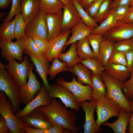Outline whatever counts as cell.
Segmentation results:
<instances>
[{
  "mask_svg": "<svg viewBox=\"0 0 133 133\" xmlns=\"http://www.w3.org/2000/svg\"><path fill=\"white\" fill-rule=\"evenodd\" d=\"M35 110L44 112L53 125L62 126L72 133H78L80 130L76 125L77 116L75 111L69 110L55 98H51L48 104L38 107Z\"/></svg>",
  "mask_w": 133,
  "mask_h": 133,
  "instance_id": "6da1fadb",
  "label": "cell"
},
{
  "mask_svg": "<svg viewBox=\"0 0 133 133\" xmlns=\"http://www.w3.org/2000/svg\"><path fill=\"white\" fill-rule=\"evenodd\" d=\"M20 87L0 62V90L4 92L10 100L12 110L15 115L20 110L22 102L20 95Z\"/></svg>",
  "mask_w": 133,
  "mask_h": 133,
  "instance_id": "7a4b0ae2",
  "label": "cell"
},
{
  "mask_svg": "<svg viewBox=\"0 0 133 133\" xmlns=\"http://www.w3.org/2000/svg\"><path fill=\"white\" fill-rule=\"evenodd\" d=\"M101 75L106 85V97L113 101L122 109L132 112L130 100L126 98L123 93L122 85L120 83L109 75L104 71Z\"/></svg>",
  "mask_w": 133,
  "mask_h": 133,
  "instance_id": "3957f363",
  "label": "cell"
},
{
  "mask_svg": "<svg viewBox=\"0 0 133 133\" xmlns=\"http://www.w3.org/2000/svg\"><path fill=\"white\" fill-rule=\"evenodd\" d=\"M5 93L0 92V114L6 120L11 133H25L24 129L26 126L20 119L17 118L13 113L11 101L7 100Z\"/></svg>",
  "mask_w": 133,
  "mask_h": 133,
  "instance_id": "277c9868",
  "label": "cell"
},
{
  "mask_svg": "<svg viewBox=\"0 0 133 133\" xmlns=\"http://www.w3.org/2000/svg\"><path fill=\"white\" fill-rule=\"evenodd\" d=\"M97 100L95 110L97 118L96 122L99 127L112 117H118L122 109L116 103L105 97Z\"/></svg>",
  "mask_w": 133,
  "mask_h": 133,
  "instance_id": "5b68a950",
  "label": "cell"
},
{
  "mask_svg": "<svg viewBox=\"0 0 133 133\" xmlns=\"http://www.w3.org/2000/svg\"><path fill=\"white\" fill-rule=\"evenodd\" d=\"M56 82L69 89L73 94L76 101L79 104L86 100L90 101L94 99L92 95V86L89 84L84 85L81 84L74 76L70 82L66 81L62 77L57 79Z\"/></svg>",
  "mask_w": 133,
  "mask_h": 133,
  "instance_id": "8992f818",
  "label": "cell"
},
{
  "mask_svg": "<svg viewBox=\"0 0 133 133\" xmlns=\"http://www.w3.org/2000/svg\"><path fill=\"white\" fill-rule=\"evenodd\" d=\"M23 58V61L20 63L13 59L9 61L8 64L4 65L5 68L20 87L24 85L27 82L31 66L27 55L24 56Z\"/></svg>",
  "mask_w": 133,
  "mask_h": 133,
  "instance_id": "52a82bcc",
  "label": "cell"
},
{
  "mask_svg": "<svg viewBox=\"0 0 133 133\" xmlns=\"http://www.w3.org/2000/svg\"><path fill=\"white\" fill-rule=\"evenodd\" d=\"M1 55L7 62L15 59L22 62V55L25 50L23 39L17 40L15 42L7 40L0 39Z\"/></svg>",
  "mask_w": 133,
  "mask_h": 133,
  "instance_id": "ba28073f",
  "label": "cell"
},
{
  "mask_svg": "<svg viewBox=\"0 0 133 133\" xmlns=\"http://www.w3.org/2000/svg\"><path fill=\"white\" fill-rule=\"evenodd\" d=\"M50 88L47 90L48 94L51 98L60 99L66 107H69L77 111H79L80 105L76 101L74 95L66 88L57 83L50 85Z\"/></svg>",
  "mask_w": 133,
  "mask_h": 133,
  "instance_id": "9c48e42d",
  "label": "cell"
},
{
  "mask_svg": "<svg viewBox=\"0 0 133 133\" xmlns=\"http://www.w3.org/2000/svg\"><path fill=\"white\" fill-rule=\"evenodd\" d=\"M103 36L115 42L132 38L133 37V23L118 21Z\"/></svg>",
  "mask_w": 133,
  "mask_h": 133,
  "instance_id": "30bf717a",
  "label": "cell"
},
{
  "mask_svg": "<svg viewBox=\"0 0 133 133\" xmlns=\"http://www.w3.org/2000/svg\"><path fill=\"white\" fill-rule=\"evenodd\" d=\"M33 64L31 63L28 80L26 84L20 87V95L22 103L26 105L35 98L41 86L38 81L35 75L33 72Z\"/></svg>",
  "mask_w": 133,
  "mask_h": 133,
  "instance_id": "8fae6325",
  "label": "cell"
},
{
  "mask_svg": "<svg viewBox=\"0 0 133 133\" xmlns=\"http://www.w3.org/2000/svg\"><path fill=\"white\" fill-rule=\"evenodd\" d=\"M26 37L38 35L46 39L48 34L45 14L41 9L33 19L27 24L25 30Z\"/></svg>",
  "mask_w": 133,
  "mask_h": 133,
  "instance_id": "7c38bea8",
  "label": "cell"
},
{
  "mask_svg": "<svg viewBox=\"0 0 133 133\" xmlns=\"http://www.w3.org/2000/svg\"><path fill=\"white\" fill-rule=\"evenodd\" d=\"M70 33V30L62 32L56 38L49 42L47 48L43 55L49 62L51 61L55 58H58L62 53Z\"/></svg>",
  "mask_w": 133,
  "mask_h": 133,
  "instance_id": "4fadbf2b",
  "label": "cell"
},
{
  "mask_svg": "<svg viewBox=\"0 0 133 133\" xmlns=\"http://www.w3.org/2000/svg\"><path fill=\"white\" fill-rule=\"evenodd\" d=\"M51 99L44 84L41 86L36 97L26 104L23 109L15 115L17 118L20 119L29 114L37 107L47 105L50 103Z\"/></svg>",
  "mask_w": 133,
  "mask_h": 133,
  "instance_id": "5bb4252c",
  "label": "cell"
},
{
  "mask_svg": "<svg viewBox=\"0 0 133 133\" xmlns=\"http://www.w3.org/2000/svg\"><path fill=\"white\" fill-rule=\"evenodd\" d=\"M97 101L96 100L94 99L89 102L85 101L79 104L85 114V122L83 125L84 133H100L102 130V128L98 125L94 117Z\"/></svg>",
  "mask_w": 133,
  "mask_h": 133,
  "instance_id": "9a60e30c",
  "label": "cell"
},
{
  "mask_svg": "<svg viewBox=\"0 0 133 133\" xmlns=\"http://www.w3.org/2000/svg\"><path fill=\"white\" fill-rule=\"evenodd\" d=\"M26 126L32 128L47 129L53 126L45 114L34 110L20 119Z\"/></svg>",
  "mask_w": 133,
  "mask_h": 133,
  "instance_id": "2e32d148",
  "label": "cell"
},
{
  "mask_svg": "<svg viewBox=\"0 0 133 133\" xmlns=\"http://www.w3.org/2000/svg\"><path fill=\"white\" fill-rule=\"evenodd\" d=\"M62 32L70 31L81 18L72 1L67 5L64 4L63 8Z\"/></svg>",
  "mask_w": 133,
  "mask_h": 133,
  "instance_id": "e0dca14e",
  "label": "cell"
},
{
  "mask_svg": "<svg viewBox=\"0 0 133 133\" xmlns=\"http://www.w3.org/2000/svg\"><path fill=\"white\" fill-rule=\"evenodd\" d=\"M63 12L45 14L48 31L46 40L50 42L58 35L62 32Z\"/></svg>",
  "mask_w": 133,
  "mask_h": 133,
  "instance_id": "ac0fdd59",
  "label": "cell"
},
{
  "mask_svg": "<svg viewBox=\"0 0 133 133\" xmlns=\"http://www.w3.org/2000/svg\"><path fill=\"white\" fill-rule=\"evenodd\" d=\"M23 52L28 55L30 60L32 61L35 67V69L39 75L47 90L50 88L47 78V75L50 66L49 62L42 54L40 56L34 55L24 50Z\"/></svg>",
  "mask_w": 133,
  "mask_h": 133,
  "instance_id": "d6986e66",
  "label": "cell"
},
{
  "mask_svg": "<svg viewBox=\"0 0 133 133\" xmlns=\"http://www.w3.org/2000/svg\"><path fill=\"white\" fill-rule=\"evenodd\" d=\"M104 71L109 75L119 81L122 85L130 77L131 72L126 66L108 62L104 66Z\"/></svg>",
  "mask_w": 133,
  "mask_h": 133,
  "instance_id": "ffe728a7",
  "label": "cell"
},
{
  "mask_svg": "<svg viewBox=\"0 0 133 133\" xmlns=\"http://www.w3.org/2000/svg\"><path fill=\"white\" fill-rule=\"evenodd\" d=\"M93 29L85 25L81 19L71 30V35L68 40L63 51H64L66 47L69 45L86 37L91 33Z\"/></svg>",
  "mask_w": 133,
  "mask_h": 133,
  "instance_id": "44dd1931",
  "label": "cell"
},
{
  "mask_svg": "<svg viewBox=\"0 0 133 133\" xmlns=\"http://www.w3.org/2000/svg\"><path fill=\"white\" fill-rule=\"evenodd\" d=\"M21 13L27 24L39 13L40 0H21Z\"/></svg>",
  "mask_w": 133,
  "mask_h": 133,
  "instance_id": "7402d4cb",
  "label": "cell"
},
{
  "mask_svg": "<svg viewBox=\"0 0 133 133\" xmlns=\"http://www.w3.org/2000/svg\"><path fill=\"white\" fill-rule=\"evenodd\" d=\"M132 114V112L122 109L116 121L112 123L105 122L102 124L109 127L115 133H125L127 129L129 120Z\"/></svg>",
  "mask_w": 133,
  "mask_h": 133,
  "instance_id": "603a6c76",
  "label": "cell"
},
{
  "mask_svg": "<svg viewBox=\"0 0 133 133\" xmlns=\"http://www.w3.org/2000/svg\"><path fill=\"white\" fill-rule=\"evenodd\" d=\"M68 71L77 76V81L81 84L92 85L91 78L92 73L82 63H77L71 68H68Z\"/></svg>",
  "mask_w": 133,
  "mask_h": 133,
  "instance_id": "cb8c5ba5",
  "label": "cell"
},
{
  "mask_svg": "<svg viewBox=\"0 0 133 133\" xmlns=\"http://www.w3.org/2000/svg\"><path fill=\"white\" fill-rule=\"evenodd\" d=\"M91 81L92 88V95L93 99L98 100L102 97H106V85L101 74H95L92 73Z\"/></svg>",
  "mask_w": 133,
  "mask_h": 133,
  "instance_id": "d4e9b609",
  "label": "cell"
},
{
  "mask_svg": "<svg viewBox=\"0 0 133 133\" xmlns=\"http://www.w3.org/2000/svg\"><path fill=\"white\" fill-rule=\"evenodd\" d=\"M77 49L76 42L71 44L68 50L65 53H62L58 58L65 63L68 68H71L83 59L77 55Z\"/></svg>",
  "mask_w": 133,
  "mask_h": 133,
  "instance_id": "484cf974",
  "label": "cell"
},
{
  "mask_svg": "<svg viewBox=\"0 0 133 133\" xmlns=\"http://www.w3.org/2000/svg\"><path fill=\"white\" fill-rule=\"evenodd\" d=\"M115 42L104 37L100 44L98 59L104 66L108 63L114 51Z\"/></svg>",
  "mask_w": 133,
  "mask_h": 133,
  "instance_id": "4316f807",
  "label": "cell"
},
{
  "mask_svg": "<svg viewBox=\"0 0 133 133\" xmlns=\"http://www.w3.org/2000/svg\"><path fill=\"white\" fill-rule=\"evenodd\" d=\"M40 9L45 14L63 12L64 5L62 1L59 0H40Z\"/></svg>",
  "mask_w": 133,
  "mask_h": 133,
  "instance_id": "83f0119b",
  "label": "cell"
},
{
  "mask_svg": "<svg viewBox=\"0 0 133 133\" xmlns=\"http://www.w3.org/2000/svg\"><path fill=\"white\" fill-rule=\"evenodd\" d=\"M114 9H111L108 17L97 28L93 29L91 33L102 35L111 27L117 21L114 14Z\"/></svg>",
  "mask_w": 133,
  "mask_h": 133,
  "instance_id": "f1b7e54d",
  "label": "cell"
},
{
  "mask_svg": "<svg viewBox=\"0 0 133 133\" xmlns=\"http://www.w3.org/2000/svg\"><path fill=\"white\" fill-rule=\"evenodd\" d=\"M85 37L77 42V55L83 59L95 58L93 52Z\"/></svg>",
  "mask_w": 133,
  "mask_h": 133,
  "instance_id": "f546056e",
  "label": "cell"
},
{
  "mask_svg": "<svg viewBox=\"0 0 133 133\" xmlns=\"http://www.w3.org/2000/svg\"><path fill=\"white\" fill-rule=\"evenodd\" d=\"M72 1L84 24L93 29L99 26L94 19L81 6L78 0H72Z\"/></svg>",
  "mask_w": 133,
  "mask_h": 133,
  "instance_id": "4dcf8cb0",
  "label": "cell"
},
{
  "mask_svg": "<svg viewBox=\"0 0 133 133\" xmlns=\"http://www.w3.org/2000/svg\"><path fill=\"white\" fill-rule=\"evenodd\" d=\"M15 18L11 22H3L0 27V39L12 41L15 37Z\"/></svg>",
  "mask_w": 133,
  "mask_h": 133,
  "instance_id": "1f68e13d",
  "label": "cell"
},
{
  "mask_svg": "<svg viewBox=\"0 0 133 133\" xmlns=\"http://www.w3.org/2000/svg\"><path fill=\"white\" fill-rule=\"evenodd\" d=\"M95 74L100 75L104 71V66L98 59L95 58L84 59L80 62Z\"/></svg>",
  "mask_w": 133,
  "mask_h": 133,
  "instance_id": "d6a6232c",
  "label": "cell"
},
{
  "mask_svg": "<svg viewBox=\"0 0 133 133\" xmlns=\"http://www.w3.org/2000/svg\"><path fill=\"white\" fill-rule=\"evenodd\" d=\"M15 37L17 40L26 37L25 30L26 23L21 13L15 16Z\"/></svg>",
  "mask_w": 133,
  "mask_h": 133,
  "instance_id": "836d02e7",
  "label": "cell"
},
{
  "mask_svg": "<svg viewBox=\"0 0 133 133\" xmlns=\"http://www.w3.org/2000/svg\"><path fill=\"white\" fill-rule=\"evenodd\" d=\"M68 69L65 63L62 62L58 58H55L48 73V75L50 76L49 80H53L57 74L68 71Z\"/></svg>",
  "mask_w": 133,
  "mask_h": 133,
  "instance_id": "e575fe53",
  "label": "cell"
},
{
  "mask_svg": "<svg viewBox=\"0 0 133 133\" xmlns=\"http://www.w3.org/2000/svg\"><path fill=\"white\" fill-rule=\"evenodd\" d=\"M91 45L95 58L98 59L100 44L104 37L102 35L90 33L86 37Z\"/></svg>",
  "mask_w": 133,
  "mask_h": 133,
  "instance_id": "d590c367",
  "label": "cell"
},
{
  "mask_svg": "<svg viewBox=\"0 0 133 133\" xmlns=\"http://www.w3.org/2000/svg\"><path fill=\"white\" fill-rule=\"evenodd\" d=\"M112 1L104 0L101 4L97 14L93 18L97 23H101L109 15L111 10L110 5Z\"/></svg>",
  "mask_w": 133,
  "mask_h": 133,
  "instance_id": "8d00e7d4",
  "label": "cell"
},
{
  "mask_svg": "<svg viewBox=\"0 0 133 133\" xmlns=\"http://www.w3.org/2000/svg\"><path fill=\"white\" fill-rule=\"evenodd\" d=\"M114 50L126 53L133 50V41L132 38L115 42Z\"/></svg>",
  "mask_w": 133,
  "mask_h": 133,
  "instance_id": "74e56055",
  "label": "cell"
},
{
  "mask_svg": "<svg viewBox=\"0 0 133 133\" xmlns=\"http://www.w3.org/2000/svg\"><path fill=\"white\" fill-rule=\"evenodd\" d=\"M23 41L25 50L34 55L38 56L43 54L31 37H25L23 39Z\"/></svg>",
  "mask_w": 133,
  "mask_h": 133,
  "instance_id": "f35d334b",
  "label": "cell"
},
{
  "mask_svg": "<svg viewBox=\"0 0 133 133\" xmlns=\"http://www.w3.org/2000/svg\"><path fill=\"white\" fill-rule=\"evenodd\" d=\"M130 79L123 83L122 88L124 92V95L129 100H133V69L131 72Z\"/></svg>",
  "mask_w": 133,
  "mask_h": 133,
  "instance_id": "ab89813d",
  "label": "cell"
},
{
  "mask_svg": "<svg viewBox=\"0 0 133 133\" xmlns=\"http://www.w3.org/2000/svg\"><path fill=\"white\" fill-rule=\"evenodd\" d=\"M21 0H12V6L8 15L3 19V22H10L15 16L21 13Z\"/></svg>",
  "mask_w": 133,
  "mask_h": 133,
  "instance_id": "60d3db41",
  "label": "cell"
},
{
  "mask_svg": "<svg viewBox=\"0 0 133 133\" xmlns=\"http://www.w3.org/2000/svg\"><path fill=\"white\" fill-rule=\"evenodd\" d=\"M108 62L113 64L127 66L125 53L113 51Z\"/></svg>",
  "mask_w": 133,
  "mask_h": 133,
  "instance_id": "b9f144b4",
  "label": "cell"
},
{
  "mask_svg": "<svg viewBox=\"0 0 133 133\" xmlns=\"http://www.w3.org/2000/svg\"><path fill=\"white\" fill-rule=\"evenodd\" d=\"M31 37L38 48L43 54L47 48L49 42L46 39L38 35H33Z\"/></svg>",
  "mask_w": 133,
  "mask_h": 133,
  "instance_id": "7bdbcfd3",
  "label": "cell"
},
{
  "mask_svg": "<svg viewBox=\"0 0 133 133\" xmlns=\"http://www.w3.org/2000/svg\"><path fill=\"white\" fill-rule=\"evenodd\" d=\"M131 9L130 6L122 5L117 7L114 9L115 17L117 21H121L126 16Z\"/></svg>",
  "mask_w": 133,
  "mask_h": 133,
  "instance_id": "ee69618b",
  "label": "cell"
},
{
  "mask_svg": "<svg viewBox=\"0 0 133 133\" xmlns=\"http://www.w3.org/2000/svg\"><path fill=\"white\" fill-rule=\"evenodd\" d=\"M104 0H94L85 10L92 17L96 15L100 6Z\"/></svg>",
  "mask_w": 133,
  "mask_h": 133,
  "instance_id": "f6af8a7d",
  "label": "cell"
},
{
  "mask_svg": "<svg viewBox=\"0 0 133 133\" xmlns=\"http://www.w3.org/2000/svg\"><path fill=\"white\" fill-rule=\"evenodd\" d=\"M70 131L60 126L54 125L45 130V133H71Z\"/></svg>",
  "mask_w": 133,
  "mask_h": 133,
  "instance_id": "bcb514c9",
  "label": "cell"
},
{
  "mask_svg": "<svg viewBox=\"0 0 133 133\" xmlns=\"http://www.w3.org/2000/svg\"><path fill=\"white\" fill-rule=\"evenodd\" d=\"M131 0H114L111 1L110 8L114 9L118 6L124 5L130 6L129 4Z\"/></svg>",
  "mask_w": 133,
  "mask_h": 133,
  "instance_id": "7dc6e473",
  "label": "cell"
},
{
  "mask_svg": "<svg viewBox=\"0 0 133 133\" xmlns=\"http://www.w3.org/2000/svg\"><path fill=\"white\" fill-rule=\"evenodd\" d=\"M127 62V66L131 72L133 69V50L125 53Z\"/></svg>",
  "mask_w": 133,
  "mask_h": 133,
  "instance_id": "c3c4849f",
  "label": "cell"
},
{
  "mask_svg": "<svg viewBox=\"0 0 133 133\" xmlns=\"http://www.w3.org/2000/svg\"><path fill=\"white\" fill-rule=\"evenodd\" d=\"M0 133H11L8 126L4 118L0 116Z\"/></svg>",
  "mask_w": 133,
  "mask_h": 133,
  "instance_id": "681fc988",
  "label": "cell"
},
{
  "mask_svg": "<svg viewBox=\"0 0 133 133\" xmlns=\"http://www.w3.org/2000/svg\"><path fill=\"white\" fill-rule=\"evenodd\" d=\"M130 7V10L127 15L123 19L120 21L127 23H133V5Z\"/></svg>",
  "mask_w": 133,
  "mask_h": 133,
  "instance_id": "f907efd6",
  "label": "cell"
},
{
  "mask_svg": "<svg viewBox=\"0 0 133 133\" xmlns=\"http://www.w3.org/2000/svg\"><path fill=\"white\" fill-rule=\"evenodd\" d=\"M130 103L131 106L132 112V115L130 118L128 122L129 125L127 128V132L128 133H133V100L130 101Z\"/></svg>",
  "mask_w": 133,
  "mask_h": 133,
  "instance_id": "816d5d0a",
  "label": "cell"
},
{
  "mask_svg": "<svg viewBox=\"0 0 133 133\" xmlns=\"http://www.w3.org/2000/svg\"><path fill=\"white\" fill-rule=\"evenodd\" d=\"M27 133H45V130L35 129L25 126L24 128Z\"/></svg>",
  "mask_w": 133,
  "mask_h": 133,
  "instance_id": "f5cc1de1",
  "label": "cell"
},
{
  "mask_svg": "<svg viewBox=\"0 0 133 133\" xmlns=\"http://www.w3.org/2000/svg\"><path fill=\"white\" fill-rule=\"evenodd\" d=\"M94 0H78L81 6L85 10L89 6Z\"/></svg>",
  "mask_w": 133,
  "mask_h": 133,
  "instance_id": "db71d44e",
  "label": "cell"
},
{
  "mask_svg": "<svg viewBox=\"0 0 133 133\" xmlns=\"http://www.w3.org/2000/svg\"><path fill=\"white\" fill-rule=\"evenodd\" d=\"M12 2V0H0V9H6Z\"/></svg>",
  "mask_w": 133,
  "mask_h": 133,
  "instance_id": "11a10c76",
  "label": "cell"
},
{
  "mask_svg": "<svg viewBox=\"0 0 133 133\" xmlns=\"http://www.w3.org/2000/svg\"><path fill=\"white\" fill-rule=\"evenodd\" d=\"M63 2L64 4L66 5L69 4L72 1V0H59Z\"/></svg>",
  "mask_w": 133,
  "mask_h": 133,
  "instance_id": "9f6ffc18",
  "label": "cell"
},
{
  "mask_svg": "<svg viewBox=\"0 0 133 133\" xmlns=\"http://www.w3.org/2000/svg\"><path fill=\"white\" fill-rule=\"evenodd\" d=\"M133 5V0H131L129 4V6H131Z\"/></svg>",
  "mask_w": 133,
  "mask_h": 133,
  "instance_id": "6f0895ef",
  "label": "cell"
},
{
  "mask_svg": "<svg viewBox=\"0 0 133 133\" xmlns=\"http://www.w3.org/2000/svg\"><path fill=\"white\" fill-rule=\"evenodd\" d=\"M132 38V40H133V38Z\"/></svg>",
  "mask_w": 133,
  "mask_h": 133,
  "instance_id": "680465c9",
  "label": "cell"
},
{
  "mask_svg": "<svg viewBox=\"0 0 133 133\" xmlns=\"http://www.w3.org/2000/svg\"></svg>",
  "mask_w": 133,
  "mask_h": 133,
  "instance_id": "91938a15",
  "label": "cell"
}]
</instances>
